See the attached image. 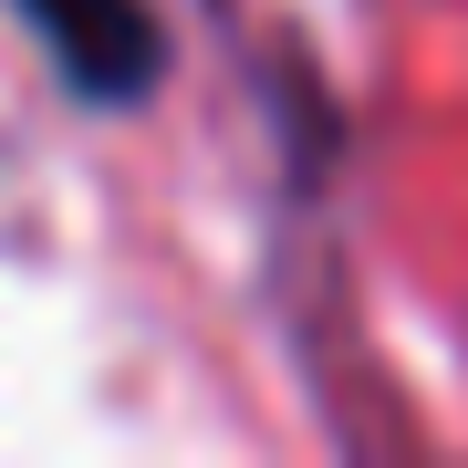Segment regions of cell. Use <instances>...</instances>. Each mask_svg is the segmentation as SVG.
<instances>
[{"label":"cell","instance_id":"6da1fadb","mask_svg":"<svg viewBox=\"0 0 468 468\" xmlns=\"http://www.w3.org/2000/svg\"><path fill=\"white\" fill-rule=\"evenodd\" d=\"M11 11L32 21L63 94H84V104H146L167 84V32H156L146 0H11Z\"/></svg>","mask_w":468,"mask_h":468}]
</instances>
